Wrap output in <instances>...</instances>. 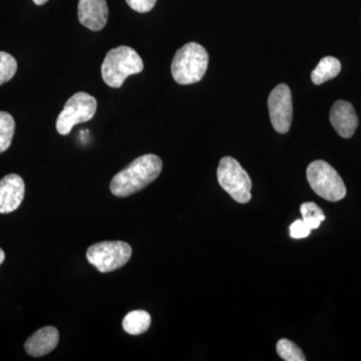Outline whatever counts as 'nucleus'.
<instances>
[{
	"label": "nucleus",
	"mask_w": 361,
	"mask_h": 361,
	"mask_svg": "<svg viewBox=\"0 0 361 361\" xmlns=\"http://www.w3.org/2000/svg\"><path fill=\"white\" fill-rule=\"evenodd\" d=\"M161 169L163 161L158 156L148 154L139 157L111 179V194L123 198L141 191L160 176Z\"/></svg>",
	"instance_id": "nucleus-1"
},
{
	"label": "nucleus",
	"mask_w": 361,
	"mask_h": 361,
	"mask_svg": "<svg viewBox=\"0 0 361 361\" xmlns=\"http://www.w3.org/2000/svg\"><path fill=\"white\" fill-rule=\"evenodd\" d=\"M144 70V63L134 49L126 45L111 49L102 66V77L109 87L120 89L126 78Z\"/></svg>",
	"instance_id": "nucleus-2"
},
{
	"label": "nucleus",
	"mask_w": 361,
	"mask_h": 361,
	"mask_svg": "<svg viewBox=\"0 0 361 361\" xmlns=\"http://www.w3.org/2000/svg\"><path fill=\"white\" fill-rule=\"evenodd\" d=\"M209 65V54L205 47L197 42H189L176 52L173 59L172 75L179 85L200 82Z\"/></svg>",
	"instance_id": "nucleus-3"
},
{
	"label": "nucleus",
	"mask_w": 361,
	"mask_h": 361,
	"mask_svg": "<svg viewBox=\"0 0 361 361\" xmlns=\"http://www.w3.org/2000/svg\"><path fill=\"white\" fill-rule=\"evenodd\" d=\"M311 189L329 202L341 201L345 197L346 187L336 169L324 161H312L306 171Z\"/></svg>",
	"instance_id": "nucleus-4"
},
{
	"label": "nucleus",
	"mask_w": 361,
	"mask_h": 361,
	"mask_svg": "<svg viewBox=\"0 0 361 361\" xmlns=\"http://www.w3.org/2000/svg\"><path fill=\"white\" fill-rule=\"evenodd\" d=\"M220 186L238 203L246 204L251 200L252 182L248 173L232 157H224L217 170Z\"/></svg>",
	"instance_id": "nucleus-5"
},
{
	"label": "nucleus",
	"mask_w": 361,
	"mask_h": 361,
	"mask_svg": "<svg viewBox=\"0 0 361 361\" xmlns=\"http://www.w3.org/2000/svg\"><path fill=\"white\" fill-rule=\"evenodd\" d=\"M132 247L123 241H104L87 250V259L99 272H113L129 262Z\"/></svg>",
	"instance_id": "nucleus-6"
},
{
	"label": "nucleus",
	"mask_w": 361,
	"mask_h": 361,
	"mask_svg": "<svg viewBox=\"0 0 361 361\" xmlns=\"http://www.w3.org/2000/svg\"><path fill=\"white\" fill-rule=\"evenodd\" d=\"M97 109L96 97L84 92L73 94L68 99L56 120L59 134L68 135L75 125L89 122L96 115Z\"/></svg>",
	"instance_id": "nucleus-7"
},
{
	"label": "nucleus",
	"mask_w": 361,
	"mask_h": 361,
	"mask_svg": "<svg viewBox=\"0 0 361 361\" xmlns=\"http://www.w3.org/2000/svg\"><path fill=\"white\" fill-rule=\"evenodd\" d=\"M268 110L271 123L279 134H286L291 128L293 118L291 90L288 85H278L268 97Z\"/></svg>",
	"instance_id": "nucleus-8"
},
{
	"label": "nucleus",
	"mask_w": 361,
	"mask_h": 361,
	"mask_svg": "<svg viewBox=\"0 0 361 361\" xmlns=\"http://www.w3.org/2000/svg\"><path fill=\"white\" fill-rule=\"evenodd\" d=\"M78 16L85 27L99 32L108 23V4L106 0H78Z\"/></svg>",
	"instance_id": "nucleus-9"
},
{
	"label": "nucleus",
	"mask_w": 361,
	"mask_h": 361,
	"mask_svg": "<svg viewBox=\"0 0 361 361\" xmlns=\"http://www.w3.org/2000/svg\"><path fill=\"white\" fill-rule=\"evenodd\" d=\"M25 185L23 178L9 174L0 180V213L16 211L25 198Z\"/></svg>",
	"instance_id": "nucleus-10"
},
{
	"label": "nucleus",
	"mask_w": 361,
	"mask_h": 361,
	"mask_svg": "<svg viewBox=\"0 0 361 361\" xmlns=\"http://www.w3.org/2000/svg\"><path fill=\"white\" fill-rule=\"evenodd\" d=\"M330 123L337 134L344 139H349L355 135L360 122L353 104L345 101H337L330 110Z\"/></svg>",
	"instance_id": "nucleus-11"
},
{
	"label": "nucleus",
	"mask_w": 361,
	"mask_h": 361,
	"mask_svg": "<svg viewBox=\"0 0 361 361\" xmlns=\"http://www.w3.org/2000/svg\"><path fill=\"white\" fill-rule=\"evenodd\" d=\"M59 341V330L56 327H44L27 338L25 344V351L33 357H40L56 349Z\"/></svg>",
	"instance_id": "nucleus-12"
},
{
	"label": "nucleus",
	"mask_w": 361,
	"mask_h": 361,
	"mask_svg": "<svg viewBox=\"0 0 361 361\" xmlns=\"http://www.w3.org/2000/svg\"><path fill=\"white\" fill-rule=\"evenodd\" d=\"M341 71V63L334 56H326L319 61L315 70L311 73L313 84L322 85L336 78Z\"/></svg>",
	"instance_id": "nucleus-13"
},
{
	"label": "nucleus",
	"mask_w": 361,
	"mask_h": 361,
	"mask_svg": "<svg viewBox=\"0 0 361 361\" xmlns=\"http://www.w3.org/2000/svg\"><path fill=\"white\" fill-rule=\"evenodd\" d=\"M151 322V315L147 311L135 310L123 318V329L130 336H140L148 331Z\"/></svg>",
	"instance_id": "nucleus-14"
},
{
	"label": "nucleus",
	"mask_w": 361,
	"mask_h": 361,
	"mask_svg": "<svg viewBox=\"0 0 361 361\" xmlns=\"http://www.w3.org/2000/svg\"><path fill=\"white\" fill-rule=\"evenodd\" d=\"M16 122L13 116L6 111H0V154L6 152L13 142Z\"/></svg>",
	"instance_id": "nucleus-15"
},
{
	"label": "nucleus",
	"mask_w": 361,
	"mask_h": 361,
	"mask_svg": "<svg viewBox=\"0 0 361 361\" xmlns=\"http://www.w3.org/2000/svg\"><path fill=\"white\" fill-rule=\"evenodd\" d=\"M300 212L302 215V220L311 230L317 229L322 221L325 220L323 211L313 202L302 204L300 207Z\"/></svg>",
	"instance_id": "nucleus-16"
},
{
	"label": "nucleus",
	"mask_w": 361,
	"mask_h": 361,
	"mask_svg": "<svg viewBox=\"0 0 361 361\" xmlns=\"http://www.w3.org/2000/svg\"><path fill=\"white\" fill-rule=\"evenodd\" d=\"M277 353L282 360L286 361H305L302 350L288 339H281L277 343Z\"/></svg>",
	"instance_id": "nucleus-17"
},
{
	"label": "nucleus",
	"mask_w": 361,
	"mask_h": 361,
	"mask_svg": "<svg viewBox=\"0 0 361 361\" xmlns=\"http://www.w3.org/2000/svg\"><path fill=\"white\" fill-rule=\"evenodd\" d=\"M18 71V63L11 54L0 51V85L9 82Z\"/></svg>",
	"instance_id": "nucleus-18"
},
{
	"label": "nucleus",
	"mask_w": 361,
	"mask_h": 361,
	"mask_svg": "<svg viewBox=\"0 0 361 361\" xmlns=\"http://www.w3.org/2000/svg\"><path fill=\"white\" fill-rule=\"evenodd\" d=\"M311 229L303 220H296L290 226V235L292 238L302 239L310 236Z\"/></svg>",
	"instance_id": "nucleus-19"
},
{
	"label": "nucleus",
	"mask_w": 361,
	"mask_h": 361,
	"mask_svg": "<svg viewBox=\"0 0 361 361\" xmlns=\"http://www.w3.org/2000/svg\"><path fill=\"white\" fill-rule=\"evenodd\" d=\"M128 6L137 13H146L151 11L156 6L157 0H126Z\"/></svg>",
	"instance_id": "nucleus-20"
},
{
	"label": "nucleus",
	"mask_w": 361,
	"mask_h": 361,
	"mask_svg": "<svg viewBox=\"0 0 361 361\" xmlns=\"http://www.w3.org/2000/svg\"><path fill=\"white\" fill-rule=\"evenodd\" d=\"M4 259H6V253H4V251L0 248V265L4 263Z\"/></svg>",
	"instance_id": "nucleus-21"
},
{
	"label": "nucleus",
	"mask_w": 361,
	"mask_h": 361,
	"mask_svg": "<svg viewBox=\"0 0 361 361\" xmlns=\"http://www.w3.org/2000/svg\"><path fill=\"white\" fill-rule=\"evenodd\" d=\"M47 1H49V0H33V2H35L37 6H44Z\"/></svg>",
	"instance_id": "nucleus-22"
}]
</instances>
